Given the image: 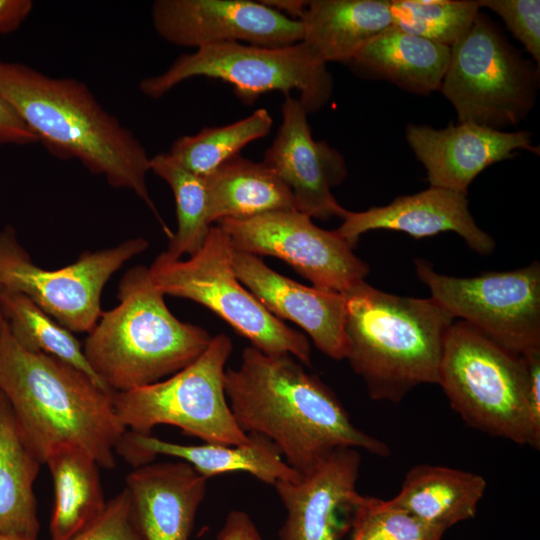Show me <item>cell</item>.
<instances>
[{"mask_svg":"<svg viewBox=\"0 0 540 540\" xmlns=\"http://www.w3.org/2000/svg\"><path fill=\"white\" fill-rule=\"evenodd\" d=\"M224 382L240 429L272 441L301 477L341 447L390 454L385 443L358 429L334 392L290 354L248 346L239 367L226 369Z\"/></svg>","mask_w":540,"mask_h":540,"instance_id":"1","label":"cell"},{"mask_svg":"<svg viewBox=\"0 0 540 540\" xmlns=\"http://www.w3.org/2000/svg\"><path fill=\"white\" fill-rule=\"evenodd\" d=\"M0 95L51 154L77 159L112 187L133 191L152 210L167 236L172 235L146 183L151 157L85 83L0 59Z\"/></svg>","mask_w":540,"mask_h":540,"instance_id":"2","label":"cell"},{"mask_svg":"<svg viewBox=\"0 0 540 540\" xmlns=\"http://www.w3.org/2000/svg\"><path fill=\"white\" fill-rule=\"evenodd\" d=\"M0 390L41 464L68 444L87 451L102 468L116 466L115 449L127 430L116 414L114 392L61 359L22 348L3 316Z\"/></svg>","mask_w":540,"mask_h":540,"instance_id":"3","label":"cell"},{"mask_svg":"<svg viewBox=\"0 0 540 540\" xmlns=\"http://www.w3.org/2000/svg\"><path fill=\"white\" fill-rule=\"evenodd\" d=\"M346 358L374 400L401 401L420 384H437L453 317L432 298L402 297L365 281L347 293Z\"/></svg>","mask_w":540,"mask_h":540,"instance_id":"4","label":"cell"},{"mask_svg":"<svg viewBox=\"0 0 540 540\" xmlns=\"http://www.w3.org/2000/svg\"><path fill=\"white\" fill-rule=\"evenodd\" d=\"M117 293L118 305L102 311L82 345L90 367L114 393L169 377L209 346L213 337L205 329L171 313L149 267L128 269Z\"/></svg>","mask_w":540,"mask_h":540,"instance_id":"5","label":"cell"},{"mask_svg":"<svg viewBox=\"0 0 540 540\" xmlns=\"http://www.w3.org/2000/svg\"><path fill=\"white\" fill-rule=\"evenodd\" d=\"M437 384L471 427L539 448L529 416L524 356L504 349L461 320L447 332Z\"/></svg>","mask_w":540,"mask_h":540,"instance_id":"6","label":"cell"},{"mask_svg":"<svg viewBox=\"0 0 540 540\" xmlns=\"http://www.w3.org/2000/svg\"><path fill=\"white\" fill-rule=\"evenodd\" d=\"M233 250L227 233L217 225L211 226L201 248L189 259H172L162 252L149 271L164 295L203 305L254 348L270 355L290 354L311 366L307 336L270 313L239 281L232 263Z\"/></svg>","mask_w":540,"mask_h":540,"instance_id":"7","label":"cell"},{"mask_svg":"<svg viewBox=\"0 0 540 540\" xmlns=\"http://www.w3.org/2000/svg\"><path fill=\"white\" fill-rule=\"evenodd\" d=\"M193 77L219 79L233 86L245 103L260 95L291 90L307 113L323 108L333 92V77L318 55L303 41L281 47L240 42L209 45L179 56L163 73L141 80V92L159 99Z\"/></svg>","mask_w":540,"mask_h":540,"instance_id":"8","label":"cell"},{"mask_svg":"<svg viewBox=\"0 0 540 540\" xmlns=\"http://www.w3.org/2000/svg\"><path fill=\"white\" fill-rule=\"evenodd\" d=\"M539 67L525 59L485 14L450 47L440 87L458 123L501 130L515 126L534 107Z\"/></svg>","mask_w":540,"mask_h":540,"instance_id":"9","label":"cell"},{"mask_svg":"<svg viewBox=\"0 0 540 540\" xmlns=\"http://www.w3.org/2000/svg\"><path fill=\"white\" fill-rule=\"evenodd\" d=\"M232 349L231 339L218 334L196 360L165 380L114 393L122 425L143 435H151L158 425H171L206 443H248L250 436L236 423L225 393Z\"/></svg>","mask_w":540,"mask_h":540,"instance_id":"10","label":"cell"},{"mask_svg":"<svg viewBox=\"0 0 540 540\" xmlns=\"http://www.w3.org/2000/svg\"><path fill=\"white\" fill-rule=\"evenodd\" d=\"M148 246L142 237L131 238L111 248L84 251L75 262L48 270L33 262L7 226L0 231V289L27 296L73 333H89L102 313L108 280Z\"/></svg>","mask_w":540,"mask_h":540,"instance_id":"11","label":"cell"},{"mask_svg":"<svg viewBox=\"0 0 540 540\" xmlns=\"http://www.w3.org/2000/svg\"><path fill=\"white\" fill-rule=\"evenodd\" d=\"M415 266L431 298L453 318H461L517 355L540 350L538 262L469 278L439 274L425 260H416Z\"/></svg>","mask_w":540,"mask_h":540,"instance_id":"12","label":"cell"},{"mask_svg":"<svg viewBox=\"0 0 540 540\" xmlns=\"http://www.w3.org/2000/svg\"><path fill=\"white\" fill-rule=\"evenodd\" d=\"M216 223L235 250L279 258L321 290L345 294L369 273L368 265L335 230L316 226L311 217L295 209Z\"/></svg>","mask_w":540,"mask_h":540,"instance_id":"13","label":"cell"},{"mask_svg":"<svg viewBox=\"0 0 540 540\" xmlns=\"http://www.w3.org/2000/svg\"><path fill=\"white\" fill-rule=\"evenodd\" d=\"M151 16L157 34L182 47L228 42L281 47L303 39L299 20L261 1L157 0Z\"/></svg>","mask_w":540,"mask_h":540,"instance_id":"14","label":"cell"},{"mask_svg":"<svg viewBox=\"0 0 540 540\" xmlns=\"http://www.w3.org/2000/svg\"><path fill=\"white\" fill-rule=\"evenodd\" d=\"M282 122L263 162L288 186L294 209L321 220L343 218L344 209L331 192L347 175L343 156L324 141H315L307 111L297 98L285 95Z\"/></svg>","mask_w":540,"mask_h":540,"instance_id":"15","label":"cell"},{"mask_svg":"<svg viewBox=\"0 0 540 540\" xmlns=\"http://www.w3.org/2000/svg\"><path fill=\"white\" fill-rule=\"evenodd\" d=\"M407 142L427 171L430 186L462 194L485 168L510 159L517 150L539 154L528 131L505 132L472 123L435 129L409 124Z\"/></svg>","mask_w":540,"mask_h":540,"instance_id":"16","label":"cell"},{"mask_svg":"<svg viewBox=\"0 0 540 540\" xmlns=\"http://www.w3.org/2000/svg\"><path fill=\"white\" fill-rule=\"evenodd\" d=\"M360 465L357 449L341 447L298 481H277L287 513L279 540H339L350 527L342 515L351 516Z\"/></svg>","mask_w":540,"mask_h":540,"instance_id":"17","label":"cell"},{"mask_svg":"<svg viewBox=\"0 0 540 540\" xmlns=\"http://www.w3.org/2000/svg\"><path fill=\"white\" fill-rule=\"evenodd\" d=\"M239 281L277 318L300 326L328 357L346 358L344 294L308 287L285 277L258 256L233 250Z\"/></svg>","mask_w":540,"mask_h":540,"instance_id":"18","label":"cell"},{"mask_svg":"<svg viewBox=\"0 0 540 540\" xmlns=\"http://www.w3.org/2000/svg\"><path fill=\"white\" fill-rule=\"evenodd\" d=\"M342 219L335 232L352 249L363 233L378 229L402 231L416 239L453 231L479 254H490L495 247L492 237L472 217L466 195L439 187L399 196L366 211H346Z\"/></svg>","mask_w":540,"mask_h":540,"instance_id":"19","label":"cell"},{"mask_svg":"<svg viewBox=\"0 0 540 540\" xmlns=\"http://www.w3.org/2000/svg\"><path fill=\"white\" fill-rule=\"evenodd\" d=\"M206 485L207 479L182 460L134 468L125 487L144 540H189Z\"/></svg>","mask_w":540,"mask_h":540,"instance_id":"20","label":"cell"},{"mask_svg":"<svg viewBox=\"0 0 540 540\" xmlns=\"http://www.w3.org/2000/svg\"><path fill=\"white\" fill-rule=\"evenodd\" d=\"M249 436L250 441L242 445H184L127 430L115 454L134 468L153 462L160 454L176 457L190 464L206 479L232 472H246L271 485L280 480L298 481L301 478L283 460L272 441L259 434L252 433Z\"/></svg>","mask_w":540,"mask_h":540,"instance_id":"21","label":"cell"},{"mask_svg":"<svg viewBox=\"0 0 540 540\" xmlns=\"http://www.w3.org/2000/svg\"><path fill=\"white\" fill-rule=\"evenodd\" d=\"M450 48L390 26L348 62L359 74L384 79L412 93L440 90Z\"/></svg>","mask_w":540,"mask_h":540,"instance_id":"22","label":"cell"},{"mask_svg":"<svg viewBox=\"0 0 540 540\" xmlns=\"http://www.w3.org/2000/svg\"><path fill=\"white\" fill-rule=\"evenodd\" d=\"M303 39L327 62H349L372 38L392 26L390 0H312L299 19Z\"/></svg>","mask_w":540,"mask_h":540,"instance_id":"23","label":"cell"},{"mask_svg":"<svg viewBox=\"0 0 540 540\" xmlns=\"http://www.w3.org/2000/svg\"><path fill=\"white\" fill-rule=\"evenodd\" d=\"M485 490L486 481L478 474L420 464L409 470L400 492L390 501L446 531L475 516Z\"/></svg>","mask_w":540,"mask_h":540,"instance_id":"24","label":"cell"},{"mask_svg":"<svg viewBox=\"0 0 540 540\" xmlns=\"http://www.w3.org/2000/svg\"><path fill=\"white\" fill-rule=\"evenodd\" d=\"M40 466L0 390V534L38 539L40 523L33 488Z\"/></svg>","mask_w":540,"mask_h":540,"instance_id":"25","label":"cell"},{"mask_svg":"<svg viewBox=\"0 0 540 540\" xmlns=\"http://www.w3.org/2000/svg\"><path fill=\"white\" fill-rule=\"evenodd\" d=\"M203 179L211 224L225 218L294 209L290 189L263 161L255 162L238 154Z\"/></svg>","mask_w":540,"mask_h":540,"instance_id":"26","label":"cell"},{"mask_svg":"<svg viewBox=\"0 0 540 540\" xmlns=\"http://www.w3.org/2000/svg\"><path fill=\"white\" fill-rule=\"evenodd\" d=\"M54 483L51 540H70L87 528L106 506L99 465L84 449L61 445L46 458Z\"/></svg>","mask_w":540,"mask_h":540,"instance_id":"27","label":"cell"},{"mask_svg":"<svg viewBox=\"0 0 540 540\" xmlns=\"http://www.w3.org/2000/svg\"><path fill=\"white\" fill-rule=\"evenodd\" d=\"M0 312L11 336L22 348L61 359L109 389L90 367L82 345L74 333L45 313L27 296L0 289Z\"/></svg>","mask_w":540,"mask_h":540,"instance_id":"28","label":"cell"},{"mask_svg":"<svg viewBox=\"0 0 540 540\" xmlns=\"http://www.w3.org/2000/svg\"><path fill=\"white\" fill-rule=\"evenodd\" d=\"M272 125V116L261 108L231 124L205 127L195 135L182 136L167 154L184 169L205 177L247 144L265 137Z\"/></svg>","mask_w":540,"mask_h":540,"instance_id":"29","label":"cell"},{"mask_svg":"<svg viewBox=\"0 0 540 540\" xmlns=\"http://www.w3.org/2000/svg\"><path fill=\"white\" fill-rule=\"evenodd\" d=\"M150 171L169 185L176 204L177 229L164 253L172 259L191 256L201 248L212 226L204 179L184 169L167 153L150 158Z\"/></svg>","mask_w":540,"mask_h":540,"instance_id":"30","label":"cell"},{"mask_svg":"<svg viewBox=\"0 0 540 540\" xmlns=\"http://www.w3.org/2000/svg\"><path fill=\"white\" fill-rule=\"evenodd\" d=\"M392 25L451 47L471 28L480 5L472 0H390Z\"/></svg>","mask_w":540,"mask_h":540,"instance_id":"31","label":"cell"},{"mask_svg":"<svg viewBox=\"0 0 540 540\" xmlns=\"http://www.w3.org/2000/svg\"><path fill=\"white\" fill-rule=\"evenodd\" d=\"M350 529L351 540H441L445 532L390 500L359 493L353 503Z\"/></svg>","mask_w":540,"mask_h":540,"instance_id":"32","label":"cell"},{"mask_svg":"<svg viewBox=\"0 0 540 540\" xmlns=\"http://www.w3.org/2000/svg\"><path fill=\"white\" fill-rule=\"evenodd\" d=\"M496 13L513 36L539 66L540 63V1L539 0H479Z\"/></svg>","mask_w":540,"mask_h":540,"instance_id":"33","label":"cell"},{"mask_svg":"<svg viewBox=\"0 0 540 540\" xmlns=\"http://www.w3.org/2000/svg\"><path fill=\"white\" fill-rule=\"evenodd\" d=\"M70 540H144L134 519L130 494L124 487L100 516Z\"/></svg>","mask_w":540,"mask_h":540,"instance_id":"34","label":"cell"},{"mask_svg":"<svg viewBox=\"0 0 540 540\" xmlns=\"http://www.w3.org/2000/svg\"><path fill=\"white\" fill-rule=\"evenodd\" d=\"M37 141L36 135L0 95V144L26 145Z\"/></svg>","mask_w":540,"mask_h":540,"instance_id":"35","label":"cell"},{"mask_svg":"<svg viewBox=\"0 0 540 540\" xmlns=\"http://www.w3.org/2000/svg\"><path fill=\"white\" fill-rule=\"evenodd\" d=\"M523 356L529 371V416L533 434L540 443V350Z\"/></svg>","mask_w":540,"mask_h":540,"instance_id":"36","label":"cell"},{"mask_svg":"<svg viewBox=\"0 0 540 540\" xmlns=\"http://www.w3.org/2000/svg\"><path fill=\"white\" fill-rule=\"evenodd\" d=\"M217 540H263L249 514L241 510L228 513Z\"/></svg>","mask_w":540,"mask_h":540,"instance_id":"37","label":"cell"},{"mask_svg":"<svg viewBox=\"0 0 540 540\" xmlns=\"http://www.w3.org/2000/svg\"><path fill=\"white\" fill-rule=\"evenodd\" d=\"M33 8L30 0H0V35L17 30Z\"/></svg>","mask_w":540,"mask_h":540,"instance_id":"38","label":"cell"},{"mask_svg":"<svg viewBox=\"0 0 540 540\" xmlns=\"http://www.w3.org/2000/svg\"><path fill=\"white\" fill-rule=\"evenodd\" d=\"M261 2L296 20L302 17L308 3L301 0H262Z\"/></svg>","mask_w":540,"mask_h":540,"instance_id":"39","label":"cell"},{"mask_svg":"<svg viewBox=\"0 0 540 540\" xmlns=\"http://www.w3.org/2000/svg\"><path fill=\"white\" fill-rule=\"evenodd\" d=\"M0 540H38V539H29V538L0 534Z\"/></svg>","mask_w":540,"mask_h":540,"instance_id":"40","label":"cell"},{"mask_svg":"<svg viewBox=\"0 0 540 540\" xmlns=\"http://www.w3.org/2000/svg\"><path fill=\"white\" fill-rule=\"evenodd\" d=\"M1 320H2V314L0 312V330H1Z\"/></svg>","mask_w":540,"mask_h":540,"instance_id":"41","label":"cell"}]
</instances>
